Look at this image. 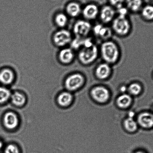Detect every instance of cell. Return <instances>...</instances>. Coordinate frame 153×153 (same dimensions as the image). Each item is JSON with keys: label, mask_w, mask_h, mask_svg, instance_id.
<instances>
[{"label": "cell", "mask_w": 153, "mask_h": 153, "mask_svg": "<svg viewBox=\"0 0 153 153\" xmlns=\"http://www.w3.org/2000/svg\"><path fill=\"white\" fill-rule=\"evenodd\" d=\"M124 126L126 130L130 132L135 131L137 128V123L133 118L129 117L125 120Z\"/></svg>", "instance_id": "cell-22"}, {"label": "cell", "mask_w": 153, "mask_h": 153, "mask_svg": "<svg viewBox=\"0 0 153 153\" xmlns=\"http://www.w3.org/2000/svg\"><path fill=\"white\" fill-rule=\"evenodd\" d=\"M5 153H20L18 148L16 146L10 145L6 148Z\"/></svg>", "instance_id": "cell-27"}, {"label": "cell", "mask_w": 153, "mask_h": 153, "mask_svg": "<svg viewBox=\"0 0 153 153\" xmlns=\"http://www.w3.org/2000/svg\"><path fill=\"white\" fill-rule=\"evenodd\" d=\"M99 9L96 5L89 4L82 9L81 13L85 20L89 21L96 19L99 15Z\"/></svg>", "instance_id": "cell-10"}, {"label": "cell", "mask_w": 153, "mask_h": 153, "mask_svg": "<svg viewBox=\"0 0 153 153\" xmlns=\"http://www.w3.org/2000/svg\"><path fill=\"white\" fill-rule=\"evenodd\" d=\"M138 122L140 125L145 128H150L153 127V114L144 112L139 115Z\"/></svg>", "instance_id": "cell-12"}, {"label": "cell", "mask_w": 153, "mask_h": 153, "mask_svg": "<svg viewBox=\"0 0 153 153\" xmlns=\"http://www.w3.org/2000/svg\"><path fill=\"white\" fill-rule=\"evenodd\" d=\"M72 36L71 33L66 30H62L55 33L53 36L54 44L58 47H64L71 43Z\"/></svg>", "instance_id": "cell-6"}, {"label": "cell", "mask_w": 153, "mask_h": 153, "mask_svg": "<svg viewBox=\"0 0 153 153\" xmlns=\"http://www.w3.org/2000/svg\"><path fill=\"white\" fill-rule=\"evenodd\" d=\"M92 29L91 24L85 20H79L74 25L73 31L76 37L85 38Z\"/></svg>", "instance_id": "cell-4"}, {"label": "cell", "mask_w": 153, "mask_h": 153, "mask_svg": "<svg viewBox=\"0 0 153 153\" xmlns=\"http://www.w3.org/2000/svg\"><path fill=\"white\" fill-rule=\"evenodd\" d=\"M125 1V0H109L111 6L113 7H115L116 9L123 6Z\"/></svg>", "instance_id": "cell-28"}, {"label": "cell", "mask_w": 153, "mask_h": 153, "mask_svg": "<svg viewBox=\"0 0 153 153\" xmlns=\"http://www.w3.org/2000/svg\"><path fill=\"white\" fill-rule=\"evenodd\" d=\"M72 100V96L68 92H64L61 94L58 98L59 105L63 106H66L70 104Z\"/></svg>", "instance_id": "cell-19"}, {"label": "cell", "mask_w": 153, "mask_h": 153, "mask_svg": "<svg viewBox=\"0 0 153 153\" xmlns=\"http://www.w3.org/2000/svg\"><path fill=\"white\" fill-rule=\"evenodd\" d=\"M112 73L111 65L105 62L100 64L96 68L95 75L97 78L101 80L108 78Z\"/></svg>", "instance_id": "cell-11"}, {"label": "cell", "mask_w": 153, "mask_h": 153, "mask_svg": "<svg viewBox=\"0 0 153 153\" xmlns=\"http://www.w3.org/2000/svg\"><path fill=\"white\" fill-rule=\"evenodd\" d=\"M84 82L85 78L82 75L79 73L74 74L66 79L65 85L68 90L73 91L81 87Z\"/></svg>", "instance_id": "cell-5"}, {"label": "cell", "mask_w": 153, "mask_h": 153, "mask_svg": "<svg viewBox=\"0 0 153 153\" xmlns=\"http://www.w3.org/2000/svg\"><path fill=\"white\" fill-rule=\"evenodd\" d=\"M94 33L96 36L105 41L109 40L112 36V31L110 28L100 24H97L93 28Z\"/></svg>", "instance_id": "cell-9"}, {"label": "cell", "mask_w": 153, "mask_h": 153, "mask_svg": "<svg viewBox=\"0 0 153 153\" xmlns=\"http://www.w3.org/2000/svg\"><path fill=\"white\" fill-rule=\"evenodd\" d=\"M116 11L111 5H105L99 11V16L101 21L105 24L112 22L115 18Z\"/></svg>", "instance_id": "cell-8"}, {"label": "cell", "mask_w": 153, "mask_h": 153, "mask_svg": "<svg viewBox=\"0 0 153 153\" xmlns=\"http://www.w3.org/2000/svg\"><path fill=\"white\" fill-rule=\"evenodd\" d=\"M14 75L11 69L6 68L0 72V82L4 84H11L14 79Z\"/></svg>", "instance_id": "cell-15"}, {"label": "cell", "mask_w": 153, "mask_h": 153, "mask_svg": "<svg viewBox=\"0 0 153 153\" xmlns=\"http://www.w3.org/2000/svg\"><path fill=\"white\" fill-rule=\"evenodd\" d=\"M75 55L72 49L66 48L61 51L59 54V59L62 63L69 64L73 61Z\"/></svg>", "instance_id": "cell-13"}, {"label": "cell", "mask_w": 153, "mask_h": 153, "mask_svg": "<svg viewBox=\"0 0 153 153\" xmlns=\"http://www.w3.org/2000/svg\"><path fill=\"white\" fill-rule=\"evenodd\" d=\"M66 10L68 14L71 17H76L79 16L82 13L81 5L76 2L69 3L67 6Z\"/></svg>", "instance_id": "cell-16"}, {"label": "cell", "mask_w": 153, "mask_h": 153, "mask_svg": "<svg viewBox=\"0 0 153 153\" xmlns=\"http://www.w3.org/2000/svg\"><path fill=\"white\" fill-rule=\"evenodd\" d=\"M99 53V50L94 44L89 47H82L79 52V60L85 66L90 65L96 60Z\"/></svg>", "instance_id": "cell-2"}, {"label": "cell", "mask_w": 153, "mask_h": 153, "mask_svg": "<svg viewBox=\"0 0 153 153\" xmlns=\"http://www.w3.org/2000/svg\"><path fill=\"white\" fill-rule=\"evenodd\" d=\"M12 101L15 105L21 106L25 103L26 99L23 95L18 92H16L11 96Z\"/></svg>", "instance_id": "cell-21"}, {"label": "cell", "mask_w": 153, "mask_h": 153, "mask_svg": "<svg viewBox=\"0 0 153 153\" xmlns=\"http://www.w3.org/2000/svg\"><path fill=\"white\" fill-rule=\"evenodd\" d=\"M128 10L127 7L123 6L117 9V11L118 16L127 17Z\"/></svg>", "instance_id": "cell-26"}, {"label": "cell", "mask_w": 153, "mask_h": 153, "mask_svg": "<svg viewBox=\"0 0 153 153\" xmlns=\"http://www.w3.org/2000/svg\"><path fill=\"white\" fill-rule=\"evenodd\" d=\"M3 145V144L2 142L0 141V149L2 148Z\"/></svg>", "instance_id": "cell-31"}, {"label": "cell", "mask_w": 153, "mask_h": 153, "mask_svg": "<svg viewBox=\"0 0 153 153\" xmlns=\"http://www.w3.org/2000/svg\"><path fill=\"white\" fill-rule=\"evenodd\" d=\"M55 20L58 26L60 27H63L67 23L68 19L66 15L61 13L56 15Z\"/></svg>", "instance_id": "cell-23"}, {"label": "cell", "mask_w": 153, "mask_h": 153, "mask_svg": "<svg viewBox=\"0 0 153 153\" xmlns=\"http://www.w3.org/2000/svg\"><path fill=\"white\" fill-rule=\"evenodd\" d=\"M99 52L105 63L111 65L117 63L120 58L119 48L115 42L111 40L105 41L102 43Z\"/></svg>", "instance_id": "cell-1"}, {"label": "cell", "mask_w": 153, "mask_h": 153, "mask_svg": "<svg viewBox=\"0 0 153 153\" xmlns=\"http://www.w3.org/2000/svg\"><path fill=\"white\" fill-rule=\"evenodd\" d=\"M128 90L130 94L136 96L140 93L142 90V87L139 84L134 83L130 85Z\"/></svg>", "instance_id": "cell-25"}, {"label": "cell", "mask_w": 153, "mask_h": 153, "mask_svg": "<svg viewBox=\"0 0 153 153\" xmlns=\"http://www.w3.org/2000/svg\"><path fill=\"white\" fill-rule=\"evenodd\" d=\"M141 15L143 18L147 20H153V6L147 5L142 9Z\"/></svg>", "instance_id": "cell-20"}, {"label": "cell", "mask_w": 153, "mask_h": 153, "mask_svg": "<svg viewBox=\"0 0 153 153\" xmlns=\"http://www.w3.org/2000/svg\"><path fill=\"white\" fill-rule=\"evenodd\" d=\"M112 29L119 36H126L130 32L131 25L127 17L118 16L112 22Z\"/></svg>", "instance_id": "cell-3"}, {"label": "cell", "mask_w": 153, "mask_h": 153, "mask_svg": "<svg viewBox=\"0 0 153 153\" xmlns=\"http://www.w3.org/2000/svg\"><path fill=\"white\" fill-rule=\"evenodd\" d=\"M127 8L128 10L136 13L142 8V0H125Z\"/></svg>", "instance_id": "cell-17"}, {"label": "cell", "mask_w": 153, "mask_h": 153, "mask_svg": "<svg viewBox=\"0 0 153 153\" xmlns=\"http://www.w3.org/2000/svg\"><path fill=\"white\" fill-rule=\"evenodd\" d=\"M132 102V99L130 95L124 94L119 97L117 100V104L119 107L127 108L130 106Z\"/></svg>", "instance_id": "cell-18"}, {"label": "cell", "mask_w": 153, "mask_h": 153, "mask_svg": "<svg viewBox=\"0 0 153 153\" xmlns=\"http://www.w3.org/2000/svg\"><path fill=\"white\" fill-rule=\"evenodd\" d=\"M11 96V93L8 89L0 87V103H4L8 100Z\"/></svg>", "instance_id": "cell-24"}, {"label": "cell", "mask_w": 153, "mask_h": 153, "mask_svg": "<svg viewBox=\"0 0 153 153\" xmlns=\"http://www.w3.org/2000/svg\"><path fill=\"white\" fill-rule=\"evenodd\" d=\"M136 153H145V152H143L142 151H138L137 152H136Z\"/></svg>", "instance_id": "cell-32"}, {"label": "cell", "mask_w": 153, "mask_h": 153, "mask_svg": "<svg viewBox=\"0 0 153 153\" xmlns=\"http://www.w3.org/2000/svg\"><path fill=\"white\" fill-rule=\"evenodd\" d=\"M129 118H133L134 116V113L133 112H131L128 114Z\"/></svg>", "instance_id": "cell-30"}, {"label": "cell", "mask_w": 153, "mask_h": 153, "mask_svg": "<svg viewBox=\"0 0 153 153\" xmlns=\"http://www.w3.org/2000/svg\"><path fill=\"white\" fill-rule=\"evenodd\" d=\"M92 97L99 103H105L109 99V93L107 89L102 86H98L92 90Z\"/></svg>", "instance_id": "cell-7"}, {"label": "cell", "mask_w": 153, "mask_h": 153, "mask_svg": "<svg viewBox=\"0 0 153 153\" xmlns=\"http://www.w3.org/2000/svg\"><path fill=\"white\" fill-rule=\"evenodd\" d=\"M120 90H121L122 92H124L126 91V90H127V88H126V86H123L121 87Z\"/></svg>", "instance_id": "cell-29"}, {"label": "cell", "mask_w": 153, "mask_h": 153, "mask_svg": "<svg viewBox=\"0 0 153 153\" xmlns=\"http://www.w3.org/2000/svg\"><path fill=\"white\" fill-rule=\"evenodd\" d=\"M18 123V118L14 113H7L4 116V123L7 128L10 129L15 128L17 127Z\"/></svg>", "instance_id": "cell-14"}]
</instances>
